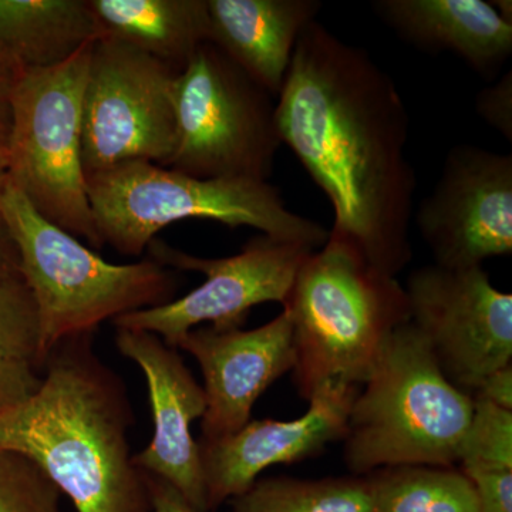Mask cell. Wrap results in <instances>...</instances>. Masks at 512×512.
I'll use <instances>...</instances> for the list:
<instances>
[{
	"instance_id": "cell-1",
	"label": "cell",
	"mask_w": 512,
	"mask_h": 512,
	"mask_svg": "<svg viewBox=\"0 0 512 512\" xmlns=\"http://www.w3.org/2000/svg\"><path fill=\"white\" fill-rule=\"evenodd\" d=\"M275 121L332 204L329 234L396 276L412 261L417 177L409 114L396 83L366 52L312 22L293 53Z\"/></svg>"
},
{
	"instance_id": "cell-2",
	"label": "cell",
	"mask_w": 512,
	"mask_h": 512,
	"mask_svg": "<svg viewBox=\"0 0 512 512\" xmlns=\"http://www.w3.org/2000/svg\"><path fill=\"white\" fill-rule=\"evenodd\" d=\"M92 335L64 339L28 400L0 416V447L35 461L77 512H150L146 477L133 463V412Z\"/></svg>"
},
{
	"instance_id": "cell-3",
	"label": "cell",
	"mask_w": 512,
	"mask_h": 512,
	"mask_svg": "<svg viewBox=\"0 0 512 512\" xmlns=\"http://www.w3.org/2000/svg\"><path fill=\"white\" fill-rule=\"evenodd\" d=\"M282 308L292 323L293 376L306 400L328 387L360 389L394 330L410 320L396 276L330 234L299 268Z\"/></svg>"
},
{
	"instance_id": "cell-4",
	"label": "cell",
	"mask_w": 512,
	"mask_h": 512,
	"mask_svg": "<svg viewBox=\"0 0 512 512\" xmlns=\"http://www.w3.org/2000/svg\"><path fill=\"white\" fill-rule=\"evenodd\" d=\"M473 416V397L440 369L412 322L394 330L350 409L346 466L355 476L394 466L451 467Z\"/></svg>"
},
{
	"instance_id": "cell-5",
	"label": "cell",
	"mask_w": 512,
	"mask_h": 512,
	"mask_svg": "<svg viewBox=\"0 0 512 512\" xmlns=\"http://www.w3.org/2000/svg\"><path fill=\"white\" fill-rule=\"evenodd\" d=\"M87 197L103 244L141 255L161 229L190 218L251 227L268 237L322 248L329 231L285 205L269 181L197 178L133 161L87 175Z\"/></svg>"
},
{
	"instance_id": "cell-6",
	"label": "cell",
	"mask_w": 512,
	"mask_h": 512,
	"mask_svg": "<svg viewBox=\"0 0 512 512\" xmlns=\"http://www.w3.org/2000/svg\"><path fill=\"white\" fill-rule=\"evenodd\" d=\"M0 212L18 248L20 274L36 299L45 362L64 339L89 335L104 320L174 301L173 271L151 258L127 265L104 261L37 214L9 184L0 194Z\"/></svg>"
},
{
	"instance_id": "cell-7",
	"label": "cell",
	"mask_w": 512,
	"mask_h": 512,
	"mask_svg": "<svg viewBox=\"0 0 512 512\" xmlns=\"http://www.w3.org/2000/svg\"><path fill=\"white\" fill-rule=\"evenodd\" d=\"M93 43L66 62L23 73L12 96L8 184L37 214L83 244L103 247L83 170V96Z\"/></svg>"
},
{
	"instance_id": "cell-8",
	"label": "cell",
	"mask_w": 512,
	"mask_h": 512,
	"mask_svg": "<svg viewBox=\"0 0 512 512\" xmlns=\"http://www.w3.org/2000/svg\"><path fill=\"white\" fill-rule=\"evenodd\" d=\"M271 97L204 43L175 83L177 140L165 167L197 178L268 181L282 144Z\"/></svg>"
},
{
	"instance_id": "cell-9",
	"label": "cell",
	"mask_w": 512,
	"mask_h": 512,
	"mask_svg": "<svg viewBox=\"0 0 512 512\" xmlns=\"http://www.w3.org/2000/svg\"><path fill=\"white\" fill-rule=\"evenodd\" d=\"M178 74L113 37L93 43L83 96L86 177L133 161L167 165L177 140Z\"/></svg>"
},
{
	"instance_id": "cell-10",
	"label": "cell",
	"mask_w": 512,
	"mask_h": 512,
	"mask_svg": "<svg viewBox=\"0 0 512 512\" xmlns=\"http://www.w3.org/2000/svg\"><path fill=\"white\" fill-rule=\"evenodd\" d=\"M147 249L151 259L165 268L200 272L205 281L183 298L119 316L113 325L154 333L174 349L201 323L211 322L215 329L241 328L254 306L284 305L299 268L315 251L264 234L249 239L239 254L227 258L190 255L160 239H154Z\"/></svg>"
},
{
	"instance_id": "cell-11",
	"label": "cell",
	"mask_w": 512,
	"mask_h": 512,
	"mask_svg": "<svg viewBox=\"0 0 512 512\" xmlns=\"http://www.w3.org/2000/svg\"><path fill=\"white\" fill-rule=\"evenodd\" d=\"M404 289L410 322L458 389L471 396L488 376L511 365L512 295L494 288L483 266H423Z\"/></svg>"
},
{
	"instance_id": "cell-12",
	"label": "cell",
	"mask_w": 512,
	"mask_h": 512,
	"mask_svg": "<svg viewBox=\"0 0 512 512\" xmlns=\"http://www.w3.org/2000/svg\"><path fill=\"white\" fill-rule=\"evenodd\" d=\"M416 222L436 265L443 268H474L511 255V154L471 144L451 148Z\"/></svg>"
},
{
	"instance_id": "cell-13",
	"label": "cell",
	"mask_w": 512,
	"mask_h": 512,
	"mask_svg": "<svg viewBox=\"0 0 512 512\" xmlns=\"http://www.w3.org/2000/svg\"><path fill=\"white\" fill-rule=\"evenodd\" d=\"M114 342L143 370L153 412V437L133 456L134 466L173 485L195 511L208 512L200 447L191 434L192 421L202 419L207 409L204 389L177 349L154 333L117 328Z\"/></svg>"
},
{
	"instance_id": "cell-14",
	"label": "cell",
	"mask_w": 512,
	"mask_h": 512,
	"mask_svg": "<svg viewBox=\"0 0 512 512\" xmlns=\"http://www.w3.org/2000/svg\"><path fill=\"white\" fill-rule=\"evenodd\" d=\"M177 348L195 357L204 377L207 409L201 441L237 433L251 420L252 407L279 377L295 367L288 312L252 330L195 328Z\"/></svg>"
},
{
	"instance_id": "cell-15",
	"label": "cell",
	"mask_w": 512,
	"mask_h": 512,
	"mask_svg": "<svg viewBox=\"0 0 512 512\" xmlns=\"http://www.w3.org/2000/svg\"><path fill=\"white\" fill-rule=\"evenodd\" d=\"M359 390L328 387L313 394L299 419L249 420L237 433L200 441L208 511L245 493L266 468L298 463L343 440Z\"/></svg>"
},
{
	"instance_id": "cell-16",
	"label": "cell",
	"mask_w": 512,
	"mask_h": 512,
	"mask_svg": "<svg viewBox=\"0 0 512 512\" xmlns=\"http://www.w3.org/2000/svg\"><path fill=\"white\" fill-rule=\"evenodd\" d=\"M373 9L403 40L450 52L493 80L512 53V18L484 0H379Z\"/></svg>"
},
{
	"instance_id": "cell-17",
	"label": "cell",
	"mask_w": 512,
	"mask_h": 512,
	"mask_svg": "<svg viewBox=\"0 0 512 512\" xmlns=\"http://www.w3.org/2000/svg\"><path fill=\"white\" fill-rule=\"evenodd\" d=\"M210 42L252 82L278 96L316 0H207Z\"/></svg>"
},
{
	"instance_id": "cell-18",
	"label": "cell",
	"mask_w": 512,
	"mask_h": 512,
	"mask_svg": "<svg viewBox=\"0 0 512 512\" xmlns=\"http://www.w3.org/2000/svg\"><path fill=\"white\" fill-rule=\"evenodd\" d=\"M100 37L89 0H0V64L16 73L57 66Z\"/></svg>"
},
{
	"instance_id": "cell-19",
	"label": "cell",
	"mask_w": 512,
	"mask_h": 512,
	"mask_svg": "<svg viewBox=\"0 0 512 512\" xmlns=\"http://www.w3.org/2000/svg\"><path fill=\"white\" fill-rule=\"evenodd\" d=\"M101 36L113 37L177 72L210 42L207 0H89Z\"/></svg>"
},
{
	"instance_id": "cell-20",
	"label": "cell",
	"mask_w": 512,
	"mask_h": 512,
	"mask_svg": "<svg viewBox=\"0 0 512 512\" xmlns=\"http://www.w3.org/2000/svg\"><path fill=\"white\" fill-rule=\"evenodd\" d=\"M365 477L373 512H481L474 485L461 468L394 466Z\"/></svg>"
},
{
	"instance_id": "cell-21",
	"label": "cell",
	"mask_w": 512,
	"mask_h": 512,
	"mask_svg": "<svg viewBox=\"0 0 512 512\" xmlns=\"http://www.w3.org/2000/svg\"><path fill=\"white\" fill-rule=\"evenodd\" d=\"M231 501L234 512H373L365 476L264 478Z\"/></svg>"
},
{
	"instance_id": "cell-22",
	"label": "cell",
	"mask_w": 512,
	"mask_h": 512,
	"mask_svg": "<svg viewBox=\"0 0 512 512\" xmlns=\"http://www.w3.org/2000/svg\"><path fill=\"white\" fill-rule=\"evenodd\" d=\"M0 360L45 365L39 309L22 274L0 278Z\"/></svg>"
},
{
	"instance_id": "cell-23",
	"label": "cell",
	"mask_w": 512,
	"mask_h": 512,
	"mask_svg": "<svg viewBox=\"0 0 512 512\" xmlns=\"http://www.w3.org/2000/svg\"><path fill=\"white\" fill-rule=\"evenodd\" d=\"M461 470H512V410L473 399V416L461 444Z\"/></svg>"
},
{
	"instance_id": "cell-24",
	"label": "cell",
	"mask_w": 512,
	"mask_h": 512,
	"mask_svg": "<svg viewBox=\"0 0 512 512\" xmlns=\"http://www.w3.org/2000/svg\"><path fill=\"white\" fill-rule=\"evenodd\" d=\"M60 495L35 461L0 447V512H62Z\"/></svg>"
},
{
	"instance_id": "cell-25",
	"label": "cell",
	"mask_w": 512,
	"mask_h": 512,
	"mask_svg": "<svg viewBox=\"0 0 512 512\" xmlns=\"http://www.w3.org/2000/svg\"><path fill=\"white\" fill-rule=\"evenodd\" d=\"M474 485L481 512H512V470H461Z\"/></svg>"
},
{
	"instance_id": "cell-26",
	"label": "cell",
	"mask_w": 512,
	"mask_h": 512,
	"mask_svg": "<svg viewBox=\"0 0 512 512\" xmlns=\"http://www.w3.org/2000/svg\"><path fill=\"white\" fill-rule=\"evenodd\" d=\"M477 113L485 123L512 141V73H505L478 93Z\"/></svg>"
},
{
	"instance_id": "cell-27",
	"label": "cell",
	"mask_w": 512,
	"mask_h": 512,
	"mask_svg": "<svg viewBox=\"0 0 512 512\" xmlns=\"http://www.w3.org/2000/svg\"><path fill=\"white\" fill-rule=\"evenodd\" d=\"M28 363L0 360V416L18 407L36 392L42 376Z\"/></svg>"
},
{
	"instance_id": "cell-28",
	"label": "cell",
	"mask_w": 512,
	"mask_h": 512,
	"mask_svg": "<svg viewBox=\"0 0 512 512\" xmlns=\"http://www.w3.org/2000/svg\"><path fill=\"white\" fill-rule=\"evenodd\" d=\"M144 477L150 495V512H197L167 481L150 474H144Z\"/></svg>"
},
{
	"instance_id": "cell-29",
	"label": "cell",
	"mask_w": 512,
	"mask_h": 512,
	"mask_svg": "<svg viewBox=\"0 0 512 512\" xmlns=\"http://www.w3.org/2000/svg\"><path fill=\"white\" fill-rule=\"evenodd\" d=\"M473 399L485 400V402L512 410V367L511 365L497 370L481 383L476 392L471 394Z\"/></svg>"
},
{
	"instance_id": "cell-30",
	"label": "cell",
	"mask_w": 512,
	"mask_h": 512,
	"mask_svg": "<svg viewBox=\"0 0 512 512\" xmlns=\"http://www.w3.org/2000/svg\"><path fill=\"white\" fill-rule=\"evenodd\" d=\"M22 74L0 64V146L8 144L12 128V96Z\"/></svg>"
},
{
	"instance_id": "cell-31",
	"label": "cell",
	"mask_w": 512,
	"mask_h": 512,
	"mask_svg": "<svg viewBox=\"0 0 512 512\" xmlns=\"http://www.w3.org/2000/svg\"><path fill=\"white\" fill-rule=\"evenodd\" d=\"M20 274L19 252L10 234L5 217L0 212V278Z\"/></svg>"
},
{
	"instance_id": "cell-32",
	"label": "cell",
	"mask_w": 512,
	"mask_h": 512,
	"mask_svg": "<svg viewBox=\"0 0 512 512\" xmlns=\"http://www.w3.org/2000/svg\"><path fill=\"white\" fill-rule=\"evenodd\" d=\"M8 184V154H6V147L0 146V194L5 190Z\"/></svg>"
}]
</instances>
